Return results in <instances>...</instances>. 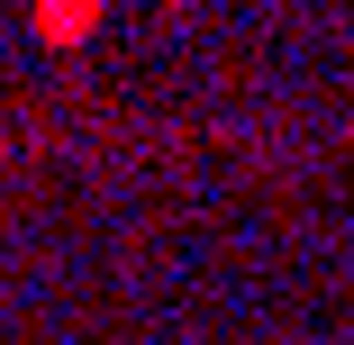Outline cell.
<instances>
[{
  "label": "cell",
  "mask_w": 354,
  "mask_h": 345,
  "mask_svg": "<svg viewBox=\"0 0 354 345\" xmlns=\"http://www.w3.org/2000/svg\"><path fill=\"white\" fill-rule=\"evenodd\" d=\"M100 19V0H46V10H37V28H46V46H64V37H82Z\"/></svg>",
  "instance_id": "obj_1"
}]
</instances>
